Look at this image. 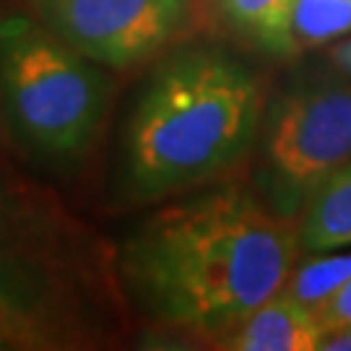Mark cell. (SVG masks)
Segmentation results:
<instances>
[{"instance_id": "obj_1", "label": "cell", "mask_w": 351, "mask_h": 351, "mask_svg": "<svg viewBox=\"0 0 351 351\" xmlns=\"http://www.w3.org/2000/svg\"><path fill=\"white\" fill-rule=\"evenodd\" d=\"M297 221L239 185L177 201L138 224L117 268L141 310L169 328L221 336L287 287Z\"/></svg>"}, {"instance_id": "obj_2", "label": "cell", "mask_w": 351, "mask_h": 351, "mask_svg": "<svg viewBox=\"0 0 351 351\" xmlns=\"http://www.w3.org/2000/svg\"><path fill=\"white\" fill-rule=\"evenodd\" d=\"M263 114L247 65L219 47H177L154 65L128 114L123 195L151 203L211 182L250 154Z\"/></svg>"}, {"instance_id": "obj_3", "label": "cell", "mask_w": 351, "mask_h": 351, "mask_svg": "<svg viewBox=\"0 0 351 351\" xmlns=\"http://www.w3.org/2000/svg\"><path fill=\"white\" fill-rule=\"evenodd\" d=\"M110 99L104 65L37 16H0V114L29 156L47 167L78 164L97 143Z\"/></svg>"}, {"instance_id": "obj_4", "label": "cell", "mask_w": 351, "mask_h": 351, "mask_svg": "<svg viewBox=\"0 0 351 351\" xmlns=\"http://www.w3.org/2000/svg\"><path fill=\"white\" fill-rule=\"evenodd\" d=\"M258 138V195L297 221L315 190L351 162V78L336 65L297 81L263 114Z\"/></svg>"}, {"instance_id": "obj_5", "label": "cell", "mask_w": 351, "mask_h": 351, "mask_svg": "<svg viewBox=\"0 0 351 351\" xmlns=\"http://www.w3.org/2000/svg\"><path fill=\"white\" fill-rule=\"evenodd\" d=\"M0 193V333L8 341H58L73 320L78 278L47 219Z\"/></svg>"}, {"instance_id": "obj_6", "label": "cell", "mask_w": 351, "mask_h": 351, "mask_svg": "<svg viewBox=\"0 0 351 351\" xmlns=\"http://www.w3.org/2000/svg\"><path fill=\"white\" fill-rule=\"evenodd\" d=\"M42 24L104 68H130L167 50L193 0H29Z\"/></svg>"}, {"instance_id": "obj_7", "label": "cell", "mask_w": 351, "mask_h": 351, "mask_svg": "<svg viewBox=\"0 0 351 351\" xmlns=\"http://www.w3.org/2000/svg\"><path fill=\"white\" fill-rule=\"evenodd\" d=\"M326 330L315 310L289 291L258 304L250 315L221 333V349L234 351H320Z\"/></svg>"}, {"instance_id": "obj_8", "label": "cell", "mask_w": 351, "mask_h": 351, "mask_svg": "<svg viewBox=\"0 0 351 351\" xmlns=\"http://www.w3.org/2000/svg\"><path fill=\"white\" fill-rule=\"evenodd\" d=\"M302 252L351 247V162L328 177L297 216Z\"/></svg>"}, {"instance_id": "obj_9", "label": "cell", "mask_w": 351, "mask_h": 351, "mask_svg": "<svg viewBox=\"0 0 351 351\" xmlns=\"http://www.w3.org/2000/svg\"><path fill=\"white\" fill-rule=\"evenodd\" d=\"M216 5L226 24L268 55L289 58L297 50L291 34L294 0H216Z\"/></svg>"}, {"instance_id": "obj_10", "label": "cell", "mask_w": 351, "mask_h": 351, "mask_svg": "<svg viewBox=\"0 0 351 351\" xmlns=\"http://www.w3.org/2000/svg\"><path fill=\"white\" fill-rule=\"evenodd\" d=\"M291 34L297 50H313L351 34V0H294Z\"/></svg>"}, {"instance_id": "obj_11", "label": "cell", "mask_w": 351, "mask_h": 351, "mask_svg": "<svg viewBox=\"0 0 351 351\" xmlns=\"http://www.w3.org/2000/svg\"><path fill=\"white\" fill-rule=\"evenodd\" d=\"M351 281V250L339 252H315L313 261L302 263L291 271L284 291H289L294 300L304 302L310 307L323 304L328 297H333L343 284Z\"/></svg>"}, {"instance_id": "obj_12", "label": "cell", "mask_w": 351, "mask_h": 351, "mask_svg": "<svg viewBox=\"0 0 351 351\" xmlns=\"http://www.w3.org/2000/svg\"><path fill=\"white\" fill-rule=\"evenodd\" d=\"M313 310H315L317 323L323 326L326 333L351 326V281L343 284L333 297H328L323 304H317Z\"/></svg>"}, {"instance_id": "obj_13", "label": "cell", "mask_w": 351, "mask_h": 351, "mask_svg": "<svg viewBox=\"0 0 351 351\" xmlns=\"http://www.w3.org/2000/svg\"><path fill=\"white\" fill-rule=\"evenodd\" d=\"M320 351H351V326L326 333Z\"/></svg>"}, {"instance_id": "obj_14", "label": "cell", "mask_w": 351, "mask_h": 351, "mask_svg": "<svg viewBox=\"0 0 351 351\" xmlns=\"http://www.w3.org/2000/svg\"><path fill=\"white\" fill-rule=\"evenodd\" d=\"M333 60L339 65L343 73L351 78V34L341 45H336V52H333Z\"/></svg>"}, {"instance_id": "obj_15", "label": "cell", "mask_w": 351, "mask_h": 351, "mask_svg": "<svg viewBox=\"0 0 351 351\" xmlns=\"http://www.w3.org/2000/svg\"><path fill=\"white\" fill-rule=\"evenodd\" d=\"M5 341H8V339H5V336H3V333H0V349H5V346H8V343H5Z\"/></svg>"}]
</instances>
